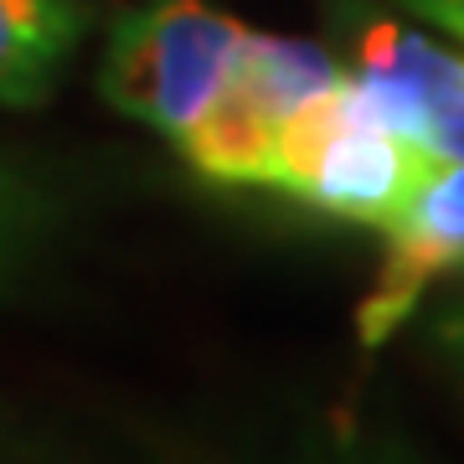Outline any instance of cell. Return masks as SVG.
Returning <instances> with one entry per match:
<instances>
[{"instance_id": "1", "label": "cell", "mask_w": 464, "mask_h": 464, "mask_svg": "<svg viewBox=\"0 0 464 464\" xmlns=\"http://www.w3.org/2000/svg\"><path fill=\"white\" fill-rule=\"evenodd\" d=\"M429 166L433 155L387 119L377 93L356 72H341L279 130L268 186L315 212L387 227Z\"/></svg>"}, {"instance_id": "2", "label": "cell", "mask_w": 464, "mask_h": 464, "mask_svg": "<svg viewBox=\"0 0 464 464\" xmlns=\"http://www.w3.org/2000/svg\"><path fill=\"white\" fill-rule=\"evenodd\" d=\"M243 42L248 26L201 0H160L130 11L109 26L99 93L119 114L181 140L227 88Z\"/></svg>"}, {"instance_id": "3", "label": "cell", "mask_w": 464, "mask_h": 464, "mask_svg": "<svg viewBox=\"0 0 464 464\" xmlns=\"http://www.w3.org/2000/svg\"><path fill=\"white\" fill-rule=\"evenodd\" d=\"M341 72L346 67H335V57H325L310 42L248 32L227 88L176 140L181 160L217 186H268L279 130L289 124L295 109L325 93Z\"/></svg>"}, {"instance_id": "4", "label": "cell", "mask_w": 464, "mask_h": 464, "mask_svg": "<svg viewBox=\"0 0 464 464\" xmlns=\"http://www.w3.org/2000/svg\"><path fill=\"white\" fill-rule=\"evenodd\" d=\"M387 253L366 299L356 304V335L362 346H382L402 320L413 315L423 295L449 274H464V166L433 155L418 191L387 222Z\"/></svg>"}, {"instance_id": "5", "label": "cell", "mask_w": 464, "mask_h": 464, "mask_svg": "<svg viewBox=\"0 0 464 464\" xmlns=\"http://www.w3.org/2000/svg\"><path fill=\"white\" fill-rule=\"evenodd\" d=\"M346 72H356L387 119L429 155L464 166V57L433 47L398 21H356L346 32Z\"/></svg>"}, {"instance_id": "6", "label": "cell", "mask_w": 464, "mask_h": 464, "mask_svg": "<svg viewBox=\"0 0 464 464\" xmlns=\"http://www.w3.org/2000/svg\"><path fill=\"white\" fill-rule=\"evenodd\" d=\"M88 36V0H0V109H36Z\"/></svg>"}, {"instance_id": "7", "label": "cell", "mask_w": 464, "mask_h": 464, "mask_svg": "<svg viewBox=\"0 0 464 464\" xmlns=\"http://www.w3.org/2000/svg\"><path fill=\"white\" fill-rule=\"evenodd\" d=\"M57 227H63V197L52 191V181L0 155V295L16 289L47 258Z\"/></svg>"}, {"instance_id": "8", "label": "cell", "mask_w": 464, "mask_h": 464, "mask_svg": "<svg viewBox=\"0 0 464 464\" xmlns=\"http://www.w3.org/2000/svg\"><path fill=\"white\" fill-rule=\"evenodd\" d=\"M295 464H423L408 449L387 444V439H366V433H346L331 444H315L310 454H299Z\"/></svg>"}, {"instance_id": "9", "label": "cell", "mask_w": 464, "mask_h": 464, "mask_svg": "<svg viewBox=\"0 0 464 464\" xmlns=\"http://www.w3.org/2000/svg\"><path fill=\"white\" fill-rule=\"evenodd\" d=\"M433 346L444 351V362L464 377V299H454L444 315L433 320Z\"/></svg>"}, {"instance_id": "10", "label": "cell", "mask_w": 464, "mask_h": 464, "mask_svg": "<svg viewBox=\"0 0 464 464\" xmlns=\"http://www.w3.org/2000/svg\"><path fill=\"white\" fill-rule=\"evenodd\" d=\"M413 16L433 21L439 32H449L454 42H464V0H402Z\"/></svg>"}, {"instance_id": "11", "label": "cell", "mask_w": 464, "mask_h": 464, "mask_svg": "<svg viewBox=\"0 0 464 464\" xmlns=\"http://www.w3.org/2000/svg\"><path fill=\"white\" fill-rule=\"evenodd\" d=\"M0 459H11V444H5V439H0Z\"/></svg>"}]
</instances>
